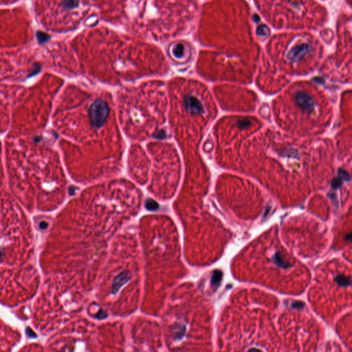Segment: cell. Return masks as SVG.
<instances>
[{
	"label": "cell",
	"instance_id": "obj_10",
	"mask_svg": "<svg viewBox=\"0 0 352 352\" xmlns=\"http://www.w3.org/2000/svg\"><path fill=\"white\" fill-rule=\"evenodd\" d=\"M62 5L66 8H74L78 5V1L77 0H63Z\"/></svg>",
	"mask_w": 352,
	"mask_h": 352
},
{
	"label": "cell",
	"instance_id": "obj_2",
	"mask_svg": "<svg viewBox=\"0 0 352 352\" xmlns=\"http://www.w3.org/2000/svg\"><path fill=\"white\" fill-rule=\"evenodd\" d=\"M131 278V276L128 271H123L120 273L113 281L112 289V294H116L118 290L130 280Z\"/></svg>",
	"mask_w": 352,
	"mask_h": 352
},
{
	"label": "cell",
	"instance_id": "obj_14",
	"mask_svg": "<svg viewBox=\"0 0 352 352\" xmlns=\"http://www.w3.org/2000/svg\"><path fill=\"white\" fill-rule=\"evenodd\" d=\"M39 226H40V228H42V229L46 228L48 227V224H47V223H46V222H42L40 223V224H39Z\"/></svg>",
	"mask_w": 352,
	"mask_h": 352
},
{
	"label": "cell",
	"instance_id": "obj_1",
	"mask_svg": "<svg viewBox=\"0 0 352 352\" xmlns=\"http://www.w3.org/2000/svg\"><path fill=\"white\" fill-rule=\"evenodd\" d=\"M108 107L106 103L98 100L91 106L90 116L91 124L95 127H100L104 123L108 114Z\"/></svg>",
	"mask_w": 352,
	"mask_h": 352
},
{
	"label": "cell",
	"instance_id": "obj_4",
	"mask_svg": "<svg viewBox=\"0 0 352 352\" xmlns=\"http://www.w3.org/2000/svg\"><path fill=\"white\" fill-rule=\"evenodd\" d=\"M297 100L299 105L307 111H311L313 109V103L311 98L304 93H299L297 96Z\"/></svg>",
	"mask_w": 352,
	"mask_h": 352
},
{
	"label": "cell",
	"instance_id": "obj_9",
	"mask_svg": "<svg viewBox=\"0 0 352 352\" xmlns=\"http://www.w3.org/2000/svg\"><path fill=\"white\" fill-rule=\"evenodd\" d=\"M147 209L149 210H156L158 208L159 205L153 199H148L146 201V204H145Z\"/></svg>",
	"mask_w": 352,
	"mask_h": 352
},
{
	"label": "cell",
	"instance_id": "obj_6",
	"mask_svg": "<svg viewBox=\"0 0 352 352\" xmlns=\"http://www.w3.org/2000/svg\"><path fill=\"white\" fill-rule=\"evenodd\" d=\"M222 278V273L219 270H215L211 279V285L213 288H217L221 282Z\"/></svg>",
	"mask_w": 352,
	"mask_h": 352
},
{
	"label": "cell",
	"instance_id": "obj_8",
	"mask_svg": "<svg viewBox=\"0 0 352 352\" xmlns=\"http://www.w3.org/2000/svg\"><path fill=\"white\" fill-rule=\"evenodd\" d=\"M36 37L39 44H43L48 41L50 39V36L46 32L42 31H37L36 33Z\"/></svg>",
	"mask_w": 352,
	"mask_h": 352
},
{
	"label": "cell",
	"instance_id": "obj_5",
	"mask_svg": "<svg viewBox=\"0 0 352 352\" xmlns=\"http://www.w3.org/2000/svg\"><path fill=\"white\" fill-rule=\"evenodd\" d=\"M273 261L274 264L277 265L280 267H282V268H288V267L292 266L291 264H290L287 260L285 259V258L283 257L280 252L275 253V255H274L273 258Z\"/></svg>",
	"mask_w": 352,
	"mask_h": 352
},
{
	"label": "cell",
	"instance_id": "obj_13",
	"mask_svg": "<svg viewBox=\"0 0 352 352\" xmlns=\"http://www.w3.org/2000/svg\"><path fill=\"white\" fill-rule=\"evenodd\" d=\"M40 69H41V66H40L39 64H36L34 65V69L33 70V71L31 74H30V76H32V75H34L35 74L38 73V72L40 71Z\"/></svg>",
	"mask_w": 352,
	"mask_h": 352
},
{
	"label": "cell",
	"instance_id": "obj_11",
	"mask_svg": "<svg viewBox=\"0 0 352 352\" xmlns=\"http://www.w3.org/2000/svg\"><path fill=\"white\" fill-rule=\"evenodd\" d=\"M107 316V312H105V311H103V310H100V311L98 313L97 316V317L98 318H100V319H101V318H102V319H103V318H106Z\"/></svg>",
	"mask_w": 352,
	"mask_h": 352
},
{
	"label": "cell",
	"instance_id": "obj_7",
	"mask_svg": "<svg viewBox=\"0 0 352 352\" xmlns=\"http://www.w3.org/2000/svg\"><path fill=\"white\" fill-rule=\"evenodd\" d=\"M334 279H335L336 282L339 285H341V286L346 287V286H349L351 285L350 279H349V277H348V276L339 274V275L336 276V278Z\"/></svg>",
	"mask_w": 352,
	"mask_h": 352
},
{
	"label": "cell",
	"instance_id": "obj_3",
	"mask_svg": "<svg viewBox=\"0 0 352 352\" xmlns=\"http://www.w3.org/2000/svg\"><path fill=\"white\" fill-rule=\"evenodd\" d=\"M185 105L188 109L193 113H200L203 111L202 105L196 98L189 96L185 98Z\"/></svg>",
	"mask_w": 352,
	"mask_h": 352
},
{
	"label": "cell",
	"instance_id": "obj_12",
	"mask_svg": "<svg viewBox=\"0 0 352 352\" xmlns=\"http://www.w3.org/2000/svg\"><path fill=\"white\" fill-rule=\"evenodd\" d=\"M303 306H304V303L302 302H295L292 305L293 308L299 309V308H302V307Z\"/></svg>",
	"mask_w": 352,
	"mask_h": 352
}]
</instances>
